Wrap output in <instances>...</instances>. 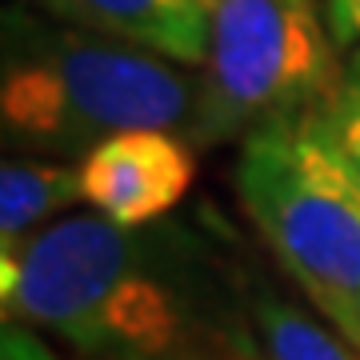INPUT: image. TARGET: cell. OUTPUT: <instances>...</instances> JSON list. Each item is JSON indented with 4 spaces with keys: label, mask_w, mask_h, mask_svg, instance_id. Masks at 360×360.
Here are the masks:
<instances>
[{
    "label": "cell",
    "mask_w": 360,
    "mask_h": 360,
    "mask_svg": "<svg viewBox=\"0 0 360 360\" xmlns=\"http://www.w3.org/2000/svg\"><path fill=\"white\" fill-rule=\"evenodd\" d=\"M340 80V49L316 0H208L188 141L245 144L276 120L321 112Z\"/></svg>",
    "instance_id": "277c9868"
},
{
    "label": "cell",
    "mask_w": 360,
    "mask_h": 360,
    "mask_svg": "<svg viewBox=\"0 0 360 360\" xmlns=\"http://www.w3.org/2000/svg\"><path fill=\"white\" fill-rule=\"evenodd\" d=\"M0 360H60V356L40 340L32 324L4 321V328H0Z\"/></svg>",
    "instance_id": "30bf717a"
},
{
    "label": "cell",
    "mask_w": 360,
    "mask_h": 360,
    "mask_svg": "<svg viewBox=\"0 0 360 360\" xmlns=\"http://www.w3.org/2000/svg\"><path fill=\"white\" fill-rule=\"evenodd\" d=\"M196 77L176 60L25 8L4 13L0 124L25 156H89L136 129L193 132Z\"/></svg>",
    "instance_id": "7a4b0ae2"
},
{
    "label": "cell",
    "mask_w": 360,
    "mask_h": 360,
    "mask_svg": "<svg viewBox=\"0 0 360 360\" xmlns=\"http://www.w3.org/2000/svg\"><path fill=\"white\" fill-rule=\"evenodd\" d=\"M4 321L89 360H264L248 288L184 229L60 217L0 257Z\"/></svg>",
    "instance_id": "6da1fadb"
},
{
    "label": "cell",
    "mask_w": 360,
    "mask_h": 360,
    "mask_svg": "<svg viewBox=\"0 0 360 360\" xmlns=\"http://www.w3.org/2000/svg\"><path fill=\"white\" fill-rule=\"evenodd\" d=\"M245 288L264 360H360L348 340H336L324 324H316L309 312L288 304L272 288L264 284H245Z\"/></svg>",
    "instance_id": "ba28073f"
},
{
    "label": "cell",
    "mask_w": 360,
    "mask_h": 360,
    "mask_svg": "<svg viewBox=\"0 0 360 360\" xmlns=\"http://www.w3.org/2000/svg\"><path fill=\"white\" fill-rule=\"evenodd\" d=\"M348 72H356V77H360V49L352 52V60H348Z\"/></svg>",
    "instance_id": "7c38bea8"
},
{
    "label": "cell",
    "mask_w": 360,
    "mask_h": 360,
    "mask_svg": "<svg viewBox=\"0 0 360 360\" xmlns=\"http://www.w3.org/2000/svg\"><path fill=\"white\" fill-rule=\"evenodd\" d=\"M324 20H328V32H333L340 52L360 49V0H328Z\"/></svg>",
    "instance_id": "8fae6325"
},
{
    "label": "cell",
    "mask_w": 360,
    "mask_h": 360,
    "mask_svg": "<svg viewBox=\"0 0 360 360\" xmlns=\"http://www.w3.org/2000/svg\"><path fill=\"white\" fill-rule=\"evenodd\" d=\"M60 25L156 52L184 68L208 56V0H40Z\"/></svg>",
    "instance_id": "8992f818"
},
{
    "label": "cell",
    "mask_w": 360,
    "mask_h": 360,
    "mask_svg": "<svg viewBox=\"0 0 360 360\" xmlns=\"http://www.w3.org/2000/svg\"><path fill=\"white\" fill-rule=\"evenodd\" d=\"M84 200L80 165L44 156H8L0 168V257L20 248L60 220L65 208Z\"/></svg>",
    "instance_id": "52a82bcc"
},
{
    "label": "cell",
    "mask_w": 360,
    "mask_h": 360,
    "mask_svg": "<svg viewBox=\"0 0 360 360\" xmlns=\"http://www.w3.org/2000/svg\"><path fill=\"white\" fill-rule=\"evenodd\" d=\"M236 196L312 309L360 352V180L321 116L252 132L236 160Z\"/></svg>",
    "instance_id": "3957f363"
},
{
    "label": "cell",
    "mask_w": 360,
    "mask_h": 360,
    "mask_svg": "<svg viewBox=\"0 0 360 360\" xmlns=\"http://www.w3.org/2000/svg\"><path fill=\"white\" fill-rule=\"evenodd\" d=\"M196 180V144L180 132L136 129L80 156L84 205L120 229H148L184 200Z\"/></svg>",
    "instance_id": "5b68a950"
},
{
    "label": "cell",
    "mask_w": 360,
    "mask_h": 360,
    "mask_svg": "<svg viewBox=\"0 0 360 360\" xmlns=\"http://www.w3.org/2000/svg\"><path fill=\"white\" fill-rule=\"evenodd\" d=\"M316 116H321L328 141L336 144V153L345 156L348 168L360 180V77L356 72H345V80L336 84V92Z\"/></svg>",
    "instance_id": "9c48e42d"
}]
</instances>
